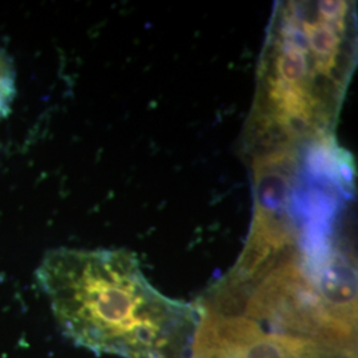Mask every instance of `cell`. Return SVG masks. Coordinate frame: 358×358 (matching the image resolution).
Listing matches in <instances>:
<instances>
[{"label":"cell","mask_w":358,"mask_h":358,"mask_svg":"<svg viewBox=\"0 0 358 358\" xmlns=\"http://www.w3.org/2000/svg\"><path fill=\"white\" fill-rule=\"evenodd\" d=\"M16 93V76L13 60L0 48V120L10 113Z\"/></svg>","instance_id":"3"},{"label":"cell","mask_w":358,"mask_h":358,"mask_svg":"<svg viewBox=\"0 0 358 358\" xmlns=\"http://www.w3.org/2000/svg\"><path fill=\"white\" fill-rule=\"evenodd\" d=\"M356 11L345 0L276 3L244 131L254 161L333 140L357 63Z\"/></svg>","instance_id":"1"},{"label":"cell","mask_w":358,"mask_h":358,"mask_svg":"<svg viewBox=\"0 0 358 358\" xmlns=\"http://www.w3.org/2000/svg\"><path fill=\"white\" fill-rule=\"evenodd\" d=\"M36 280L68 338L97 355L185 358L196 308L157 291L127 250L48 251Z\"/></svg>","instance_id":"2"}]
</instances>
